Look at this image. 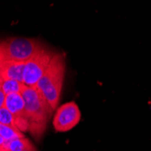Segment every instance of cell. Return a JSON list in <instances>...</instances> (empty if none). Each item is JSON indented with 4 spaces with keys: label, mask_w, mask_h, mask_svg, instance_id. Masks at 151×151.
I'll return each mask as SVG.
<instances>
[{
    "label": "cell",
    "mask_w": 151,
    "mask_h": 151,
    "mask_svg": "<svg viewBox=\"0 0 151 151\" xmlns=\"http://www.w3.org/2000/svg\"><path fill=\"white\" fill-rule=\"evenodd\" d=\"M0 151H9V150L6 149V148H4V147H1V148H0Z\"/></svg>",
    "instance_id": "2e32d148"
},
{
    "label": "cell",
    "mask_w": 151,
    "mask_h": 151,
    "mask_svg": "<svg viewBox=\"0 0 151 151\" xmlns=\"http://www.w3.org/2000/svg\"><path fill=\"white\" fill-rule=\"evenodd\" d=\"M5 140H4V139L2 138L1 136H0V148L1 147H3V146H4V144H5Z\"/></svg>",
    "instance_id": "5bb4252c"
},
{
    "label": "cell",
    "mask_w": 151,
    "mask_h": 151,
    "mask_svg": "<svg viewBox=\"0 0 151 151\" xmlns=\"http://www.w3.org/2000/svg\"><path fill=\"white\" fill-rule=\"evenodd\" d=\"M24 84L15 80H4L1 81V87L6 95L9 93H21Z\"/></svg>",
    "instance_id": "9c48e42d"
},
{
    "label": "cell",
    "mask_w": 151,
    "mask_h": 151,
    "mask_svg": "<svg viewBox=\"0 0 151 151\" xmlns=\"http://www.w3.org/2000/svg\"><path fill=\"white\" fill-rule=\"evenodd\" d=\"M54 53L44 46L24 64L23 83L27 87H35L51 63Z\"/></svg>",
    "instance_id": "277c9868"
},
{
    "label": "cell",
    "mask_w": 151,
    "mask_h": 151,
    "mask_svg": "<svg viewBox=\"0 0 151 151\" xmlns=\"http://www.w3.org/2000/svg\"><path fill=\"white\" fill-rule=\"evenodd\" d=\"M44 47L39 40L35 38L13 37L0 41L2 61L25 63Z\"/></svg>",
    "instance_id": "3957f363"
},
{
    "label": "cell",
    "mask_w": 151,
    "mask_h": 151,
    "mask_svg": "<svg viewBox=\"0 0 151 151\" xmlns=\"http://www.w3.org/2000/svg\"><path fill=\"white\" fill-rule=\"evenodd\" d=\"M21 95L24 101L28 130L35 137L42 135L52 112L51 107L43 93L36 87H27L24 85Z\"/></svg>",
    "instance_id": "6da1fadb"
},
{
    "label": "cell",
    "mask_w": 151,
    "mask_h": 151,
    "mask_svg": "<svg viewBox=\"0 0 151 151\" xmlns=\"http://www.w3.org/2000/svg\"><path fill=\"white\" fill-rule=\"evenodd\" d=\"M81 111L74 101L61 105L52 119L53 128L57 132H67L73 129L81 120Z\"/></svg>",
    "instance_id": "5b68a950"
},
{
    "label": "cell",
    "mask_w": 151,
    "mask_h": 151,
    "mask_svg": "<svg viewBox=\"0 0 151 151\" xmlns=\"http://www.w3.org/2000/svg\"><path fill=\"white\" fill-rule=\"evenodd\" d=\"M5 101H6V94L2 90L1 82H0V109L5 106Z\"/></svg>",
    "instance_id": "7c38bea8"
},
{
    "label": "cell",
    "mask_w": 151,
    "mask_h": 151,
    "mask_svg": "<svg viewBox=\"0 0 151 151\" xmlns=\"http://www.w3.org/2000/svg\"><path fill=\"white\" fill-rule=\"evenodd\" d=\"M31 145L32 144L28 139H25L24 137H22V138H17L9 141H6L3 147L9 151H23Z\"/></svg>",
    "instance_id": "ba28073f"
},
{
    "label": "cell",
    "mask_w": 151,
    "mask_h": 151,
    "mask_svg": "<svg viewBox=\"0 0 151 151\" xmlns=\"http://www.w3.org/2000/svg\"><path fill=\"white\" fill-rule=\"evenodd\" d=\"M0 123L12 128H17L15 118L6 107L0 109Z\"/></svg>",
    "instance_id": "8fae6325"
},
{
    "label": "cell",
    "mask_w": 151,
    "mask_h": 151,
    "mask_svg": "<svg viewBox=\"0 0 151 151\" xmlns=\"http://www.w3.org/2000/svg\"><path fill=\"white\" fill-rule=\"evenodd\" d=\"M15 118L16 126L21 131L28 130V121L24 111V101L21 93H9L6 95L5 106Z\"/></svg>",
    "instance_id": "8992f818"
},
{
    "label": "cell",
    "mask_w": 151,
    "mask_h": 151,
    "mask_svg": "<svg viewBox=\"0 0 151 151\" xmlns=\"http://www.w3.org/2000/svg\"><path fill=\"white\" fill-rule=\"evenodd\" d=\"M2 61V52H1V48H0V62Z\"/></svg>",
    "instance_id": "9a60e30c"
},
{
    "label": "cell",
    "mask_w": 151,
    "mask_h": 151,
    "mask_svg": "<svg viewBox=\"0 0 151 151\" xmlns=\"http://www.w3.org/2000/svg\"><path fill=\"white\" fill-rule=\"evenodd\" d=\"M23 151H36L35 150V147L33 146V145H31V146H29L27 148H25L24 150H23Z\"/></svg>",
    "instance_id": "4fadbf2b"
},
{
    "label": "cell",
    "mask_w": 151,
    "mask_h": 151,
    "mask_svg": "<svg viewBox=\"0 0 151 151\" xmlns=\"http://www.w3.org/2000/svg\"><path fill=\"white\" fill-rule=\"evenodd\" d=\"M65 76V61L63 55L55 52L47 70L39 80L36 88L43 93L52 111L57 108Z\"/></svg>",
    "instance_id": "7a4b0ae2"
},
{
    "label": "cell",
    "mask_w": 151,
    "mask_h": 151,
    "mask_svg": "<svg viewBox=\"0 0 151 151\" xmlns=\"http://www.w3.org/2000/svg\"><path fill=\"white\" fill-rule=\"evenodd\" d=\"M24 64V63L16 62H0V77L2 81L15 80L23 82Z\"/></svg>",
    "instance_id": "52a82bcc"
},
{
    "label": "cell",
    "mask_w": 151,
    "mask_h": 151,
    "mask_svg": "<svg viewBox=\"0 0 151 151\" xmlns=\"http://www.w3.org/2000/svg\"><path fill=\"white\" fill-rule=\"evenodd\" d=\"M0 136L4 139L5 141H9L14 139L22 138V137H24L22 132L19 129H17V128L6 126V125L1 124V123H0Z\"/></svg>",
    "instance_id": "30bf717a"
},
{
    "label": "cell",
    "mask_w": 151,
    "mask_h": 151,
    "mask_svg": "<svg viewBox=\"0 0 151 151\" xmlns=\"http://www.w3.org/2000/svg\"><path fill=\"white\" fill-rule=\"evenodd\" d=\"M2 81V79H1V77H0V82H1Z\"/></svg>",
    "instance_id": "e0dca14e"
}]
</instances>
